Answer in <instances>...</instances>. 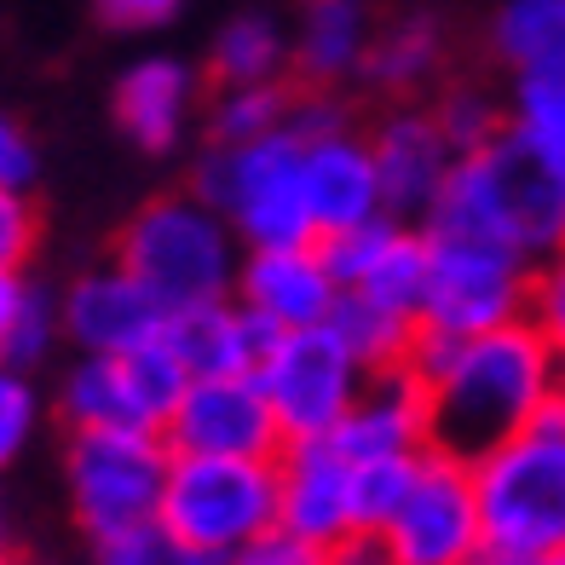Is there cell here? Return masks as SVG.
<instances>
[{"label":"cell","instance_id":"obj_1","mask_svg":"<svg viewBox=\"0 0 565 565\" xmlns=\"http://www.w3.org/2000/svg\"><path fill=\"white\" fill-rule=\"evenodd\" d=\"M404 364L427 381V439L461 461L525 427L531 409L554 393V381H565V364L531 318L479 335H445L416 323Z\"/></svg>","mask_w":565,"mask_h":565},{"label":"cell","instance_id":"obj_2","mask_svg":"<svg viewBox=\"0 0 565 565\" xmlns=\"http://www.w3.org/2000/svg\"><path fill=\"white\" fill-rule=\"evenodd\" d=\"M422 231L502 243L531 266L548 260L554 248H565V157L502 127L491 145L456 157Z\"/></svg>","mask_w":565,"mask_h":565},{"label":"cell","instance_id":"obj_3","mask_svg":"<svg viewBox=\"0 0 565 565\" xmlns=\"http://www.w3.org/2000/svg\"><path fill=\"white\" fill-rule=\"evenodd\" d=\"M116 266H127L162 312L191 300H214L231 295L237 282V243L220 209H209L196 191L157 196L121 225L116 237Z\"/></svg>","mask_w":565,"mask_h":565},{"label":"cell","instance_id":"obj_4","mask_svg":"<svg viewBox=\"0 0 565 565\" xmlns=\"http://www.w3.org/2000/svg\"><path fill=\"white\" fill-rule=\"evenodd\" d=\"M468 468L484 548H565V427L531 416Z\"/></svg>","mask_w":565,"mask_h":565},{"label":"cell","instance_id":"obj_5","mask_svg":"<svg viewBox=\"0 0 565 565\" xmlns=\"http://www.w3.org/2000/svg\"><path fill=\"white\" fill-rule=\"evenodd\" d=\"M157 520L191 548L231 559L277 525V456H179L168 461Z\"/></svg>","mask_w":565,"mask_h":565},{"label":"cell","instance_id":"obj_6","mask_svg":"<svg viewBox=\"0 0 565 565\" xmlns=\"http://www.w3.org/2000/svg\"><path fill=\"white\" fill-rule=\"evenodd\" d=\"M191 191L209 209H220L231 237H243L248 248L312 243V220H306V196H300V139L289 127L243 145H214L196 162Z\"/></svg>","mask_w":565,"mask_h":565},{"label":"cell","instance_id":"obj_7","mask_svg":"<svg viewBox=\"0 0 565 565\" xmlns=\"http://www.w3.org/2000/svg\"><path fill=\"white\" fill-rule=\"evenodd\" d=\"M168 461L173 450L157 427H70L64 479H70L75 520H82L93 543L110 531L157 520Z\"/></svg>","mask_w":565,"mask_h":565},{"label":"cell","instance_id":"obj_8","mask_svg":"<svg viewBox=\"0 0 565 565\" xmlns=\"http://www.w3.org/2000/svg\"><path fill=\"white\" fill-rule=\"evenodd\" d=\"M525 300H531V260H520L502 243L427 231V282L416 306L422 329L479 335V329L525 318Z\"/></svg>","mask_w":565,"mask_h":565},{"label":"cell","instance_id":"obj_9","mask_svg":"<svg viewBox=\"0 0 565 565\" xmlns=\"http://www.w3.org/2000/svg\"><path fill=\"white\" fill-rule=\"evenodd\" d=\"M254 381H260L277 416L282 445H295V439H329V427L347 416V404L364 387V364L341 347L329 323H306L282 329Z\"/></svg>","mask_w":565,"mask_h":565},{"label":"cell","instance_id":"obj_10","mask_svg":"<svg viewBox=\"0 0 565 565\" xmlns=\"http://www.w3.org/2000/svg\"><path fill=\"white\" fill-rule=\"evenodd\" d=\"M381 543L404 565H473V554L484 548V525H479V497H473L468 461L427 445L416 456L404 502L381 525Z\"/></svg>","mask_w":565,"mask_h":565},{"label":"cell","instance_id":"obj_11","mask_svg":"<svg viewBox=\"0 0 565 565\" xmlns=\"http://www.w3.org/2000/svg\"><path fill=\"white\" fill-rule=\"evenodd\" d=\"M157 433L179 456H277L282 450L277 416L248 370L191 375Z\"/></svg>","mask_w":565,"mask_h":565},{"label":"cell","instance_id":"obj_12","mask_svg":"<svg viewBox=\"0 0 565 565\" xmlns=\"http://www.w3.org/2000/svg\"><path fill=\"white\" fill-rule=\"evenodd\" d=\"M370 157L381 179V214H393L404 225L427 220V209L439 202L445 179L456 168V150L445 145L433 110H393L370 134Z\"/></svg>","mask_w":565,"mask_h":565},{"label":"cell","instance_id":"obj_13","mask_svg":"<svg viewBox=\"0 0 565 565\" xmlns=\"http://www.w3.org/2000/svg\"><path fill=\"white\" fill-rule=\"evenodd\" d=\"M329 445L347 461L364 456H416L427 450V381L409 364L370 370L358 398L347 404V416L329 427Z\"/></svg>","mask_w":565,"mask_h":565},{"label":"cell","instance_id":"obj_14","mask_svg":"<svg viewBox=\"0 0 565 565\" xmlns=\"http://www.w3.org/2000/svg\"><path fill=\"white\" fill-rule=\"evenodd\" d=\"M282 329L260 318L254 306L214 295V300H191L162 312V341L179 352L185 375H231V370H260L266 352L277 347Z\"/></svg>","mask_w":565,"mask_h":565},{"label":"cell","instance_id":"obj_15","mask_svg":"<svg viewBox=\"0 0 565 565\" xmlns=\"http://www.w3.org/2000/svg\"><path fill=\"white\" fill-rule=\"evenodd\" d=\"M162 329V306L127 266L82 271L58 300V335H70L82 352H134Z\"/></svg>","mask_w":565,"mask_h":565},{"label":"cell","instance_id":"obj_16","mask_svg":"<svg viewBox=\"0 0 565 565\" xmlns=\"http://www.w3.org/2000/svg\"><path fill=\"white\" fill-rule=\"evenodd\" d=\"M300 196H306V220L312 237L347 231L358 220L381 214V179L370 139H358L352 127H329V134L300 139Z\"/></svg>","mask_w":565,"mask_h":565},{"label":"cell","instance_id":"obj_17","mask_svg":"<svg viewBox=\"0 0 565 565\" xmlns=\"http://www.w3.org/2000/svg\"><path fill=\"white\" fill-rule=\"evenodd\" d=\"M352 461L329 439H295L277 450V531L306 536L329 548L335 536L352 531V491H347Z\"/></svg>","mask_w":565,"mask_h":565},{"label":"cell","instance_id":"obj_18","mask_svg":"<svg viewBox=\"0 0 565 565\" xmlns=\"http://www.w3.org/2000/svg\"><path fill=\"white\" fill-rule=\"evenodd\" d=\"M237 300L254 306L260 318H271L277 329H306L323 323L335 306L341 282L329 277L323 248L312 243H277V248H248V260H237Z\"/></svg>","mask_w":565,"mask_h":565},{"label":"cell","instance_id":"obj_19","mask_svg":"<svg viewBox=\"0 0 565 565\" xmlns=\"http://www.w3.org/2000/svg\"><path fill=\"white\" fill-rule=\"evenodd\" d=\"M196 87H202L196 70L173 53H150L139 64H127L116 93H110L116 127L139 150H150V157H168L179 145V134H185L191 110H196Z\"/></svg>","mask_w":565,"mask_h":565},{"label":"cell","instance_id":"obj_20","mask_svg":"<svg viewBox=\"0 0 565 565\" xmlns=\"http://www.w3.org/2000/svg\"><path fill=\"white\" fill-rule=\"evenodd\" d=\"M375 35L370 0H300L295 35H289V70H300L306 87H329L358 75V58Z\"/></svg>","mask_w":565,"mask_h":565},{"label":"cell","instance_id":"obj_21","mask_svg":"<svg viewBox=\"0 0 565 565\" xmlns=\"http://www.w3.org/2000/svg\"><path fill=\"white\" fill-rule=\"evenodd\" d=\"M445 64V30L439 18L427 12H404L387 30H375L364 58H358V75L381 93H416L422 82H433Z\"/></svg>","mask_w":565,"mask_h":565},{"label":"cell","instance_id":"obj_22","mask_svg":"<svg viewBox=\"0 0 565 565\" xmlns=\"http://www.w3.org/2000/svg\"><path fill=\"white\" fill-rule=\"evenodd\" d=\"M58 409L70 427H157L150 409L134 393V375H127L121 352H87L82 364L64 375Z\"/></svg>","mask_w":565,"mask_h":565},{"label":"cell","instance_id":"obj_23","mask_svg":"<svg viewBox=\"0 0 565 565\" xmlns=\"http://www.w3.org/2000/svg\"><path fill=\"white\" fill-rule=\"evenodd\" d=\"M209 75L220 87L282 82L289 75V30L271 12H237L231 23H220V35L209 46Z\"/></svg>","mask_w":565,"mask_h":565},{"label":"cell","instance_id":"obj_24","mask_svg":"<svg viewBox=\"0 0 565 565\" xmlns=\"http://www.w3.org/2000/svg\"><path fill=\"white\" fill-rule=\"evenodd\" d=\"M329 329L341 335V347L370 370H387V364H404V352L409 341H416V318L409 312H393V306H381L370 295H358V289H341L335 306H329Z\"/></svg>","mask_w":565,"mask_h":565},{"label":"cell","instance_id":"obj_25","mask_svg":"<svg viewBox=\"0 0 565 565\" xmlns=\"http://www.w3.org/2000/svg\"><path fill=\"white\" fill-rule=\"evenodd\" d=\"M491 46L508 70L565 64V0H502Z\"/></svg>","mask_w":565,"mask_h":565},{"label":"cell","instance_id":"obj_26","mask_svg":"<svg viewBox=\"0 0 565 565\" xmlns=\"http://www.w3.org/2000/svg\"><path fill=\"white\" fill-rule=\"evenodd\" d=\"M295 87L289 82H243V87H220L214 110H209V134L214 145H243V139H266L277 127H289Z\"/></svg>","mask_w":565,"mask_h":565},{"label":"cell","instance_id":"obj_27","mask_svg":"<svg viewBox=\"0 0 565 565\" xmlns=\"http://www.w3.org/2000/svg\"><path fill=\"white\" fill-rule=\"evenodd\" d=\"M422 282H427V231L422 225H398L387 248L370 260V271L352 282L358 295H370L381 306H393V312H409L416 318L422 306Z\"/></svg>","mask_w":565,"mask_h":565},{"label":"cell","instance_id":"obj_28","mask_svg":"<svg viewBox=\"0 0 565 565\" xmlns=\"http://www.w3.org/2000/svg\"><path fill=\"white\" fill-rule=\"evenodd\" d=\"M508 127H513V134H525L531 145L554 150V157H565V64L513 70Z\"/></svg>","mask_w":565,"mask_h":565},{"label":"cell","instance_id":"obj_29","mask_svg":"<svg viewBox=\"0 0 565 565\" xmlns=\"http://www.w3.org/2000/svg\"><path fill=\"white\" fill-rule=\"evenodd\" d=\"M416 456H364V461H352V473H347L352 531H381L393 520V508L409 491V473H416Z\"/></svg>","mask_w":565,"mask_h":565},{"label":"cell","instance_id":"obj_30","mask_svg":"<svg viewBox=\"0 0 565 565\" xmlns=\"http://www.w3.org/2000/svg\"><path fill=\"white\" fill-rule=\"evenodd\" d=\"M93 548H98V565H225V559H214V554L191 548L185 536H173L162 520L110 531V536H98Z\"/></svg>","mask_w":565,"mask_h":565},{"label":"cell","instance_id":"obj_31","mask_svg":"<svg viewBox=\"0 0 565 565\" xmlns=\"http://www.w3.org/2000/svg\"><path fill=\"white\" fill-rule=\"evenodd\" d=\"M433 121H439V134L456 157H468V150L491 145L508 127V105H497L484 87H450L439 105H433Z\"/></svg>","mask_w":565,"mask_h":565},{"label":"cell","instance_id":"obj_32","mask_svg":"<svg viewBox=\"0 0 565 565\" xmlns=\"http://www.w3.org/2000/svg\"><path fill=\"white\" fill-rule=\"evenodd\" d=\"M121 364H127V375H134V393H139V404L150 409V422L162 427V416L173 409V398L185 393V364H179V352L162 341V329L150 341H139L134 352H121Z\"/></svg>","mask_w":565,"mask_h":565},{"label":"cell","instance_id":"obj_33","mask_svg":"<svg viewBox=\"0 0 565 565\" xmlns=\"http://www.w3.org/2000/svg\"><path fill=\"white\" fill-rule=\"evenodd\" d=\"M53 341H58V306H46V295L23 289V306H18V318L7 329V341H0V364L35 370L41 358L53 352Z\"/></svg>","mask_w":565,"mask_h":565},{"label":"cell","instance_id":"obj_34","mask_svg":"<svg viewBox=\"0 0 565 565\" xmlns=\"http://www.w3.org/2000/svg\"><path fill=\"white\" fill-rule=\"evenodd\" d=\"M35 422H41V398L30 387V370L0 364V473H7L23 456V445L35 439Z\"/></svg>","mask_w":565,"mask_h":565},{"label":"cell","instance_id":"obj_35","mask_svg":"<svg viewBox=\"0 0 565 565\" xmlns=\"http://www.w3.org/2000/svg\"><path fill=\"white\" fill-rule=\"evenodd\" d=\"M525 318L536 323V335L554 347V358L565 364V248H554L548 260L531 266V300Z\"/></svg>","mask_w":565,"mask_h":565},{"label":"cell","instance_id":"obj_36","mask_svg":"<svg viewBox=\"0 0 565 565\" xmlns=\"http://www.w3.org/2000/svg\"><path fill=\"white\" fill-rule=\"evenodd\" d=\"M35 202L30 191H0V271H23V260L35 254Z\"/></svg>","mask_w":565,"mask_h":565},{"label":"cell","instance_id":"obj_37","mask_svg":"<svg viewBox=\"0 0 565 565\" xmlns=\"http://www.w3.org/2000/svg\"><path fill=\"white\" fill-rule=\"evenodd\" d=\"M179 12H185V0H93V18L105 23L110 35H150V30H168Z\"/></svg>","mask_w":565,"mask_h":565},{"label":"cell","instance_id":"obj_38","mask_svg":"<svg viewBox=\"0 0 565 565\" xmlns=\"http://www.w3.org/2000/svg\"><path fill=\"white\" fill-rule=\"evenodd\" d=\"M225 565H329L318 543H306V536H289V531H260L248 548H237Z\"/></svg>","mask_w":565,"mask_h":565},{"label":"cell","instance_id":"obj_39","mask_svg":"<svg viewBox=\"0 0 565 565\" xmlns=\"http://www.w3.org/2000/svg\"><path fill=\"white\" fill-rule=\"evenodd\" d=\"M41 173V157H35V139L0 110V191H30Z\"/></svg>","mask_w":565,"mask_h":565},{"label":"cell","instance_id":"obj_40","mask_svg":"<svg viewBox=\"0 0 565 565\" xmlns=\"http://www.w3.org/2000/svg\"><path fill=\"white\" fill-rule=\"evenodd\" d=\"M323 559L329 565H393L381 531H347V536H335V543L323 548Z\"/></svg>","mask_w":565,"mask_h":565},{"label":"cell","instance_id":"obj_41","mask_svg":"<svg viewBox=\"0 0 565 565\" xmlns=\"http://www.w3.org/2000/svg\"><path fill=\"white\" fill-rule=\"evenodd\" d=\"M473 565H565V548H479Z\"/></svg>","mask_w":565,"mask_h":565},{"label":"cell","instance_id":"obj_42","mask_svg":"<svg viewBox=\"0 0 565 565\" xmlns=\"http://www.w3.org/2000/svg\"><path fill=\"white\" fill-rule=\"evenodd\" d=\"M23 271H0V341H7V329H12V318H18V306H23Z\"/></svg>","mask_w":565,"mask_h":565},{"label":"cell","instance_id":"obj_43","mask_svg":"<svg viewBox=\"0 0 565 565\" xmlns=\"http://www.w3.org/2000/svg\"><path fill=\"white\" fill-rule=\"evenodd\" d=\"M0 559H7V513H0Z\"/></svg>","mask_w":565,"mask_h":565},{"label":"cell","instance_id":"obj_44","mask_svg":"<svg viewBox=\"0 0 565 565\" xmlns=\"http://www.w3.org/2000/svg\"><path fill=\"white\" fill-rule=\"evenodd\" d=\"M393 565H404V559H393Z\"/></svg>","mask_w":565,"mask_h":565},{"label":"cell","instance_id":"obj_45","mask_svg":"<svg viewBox=\"0 0 565 565\" xmlns=\"http://www.w3.org/2000/svg\"><path fill=\"white\" fill-rule=\"evenodd\" d=\"M0 565H7V559H0Z\"/></svg>","mask_w":565,"mask_h":565}]
</instances>
